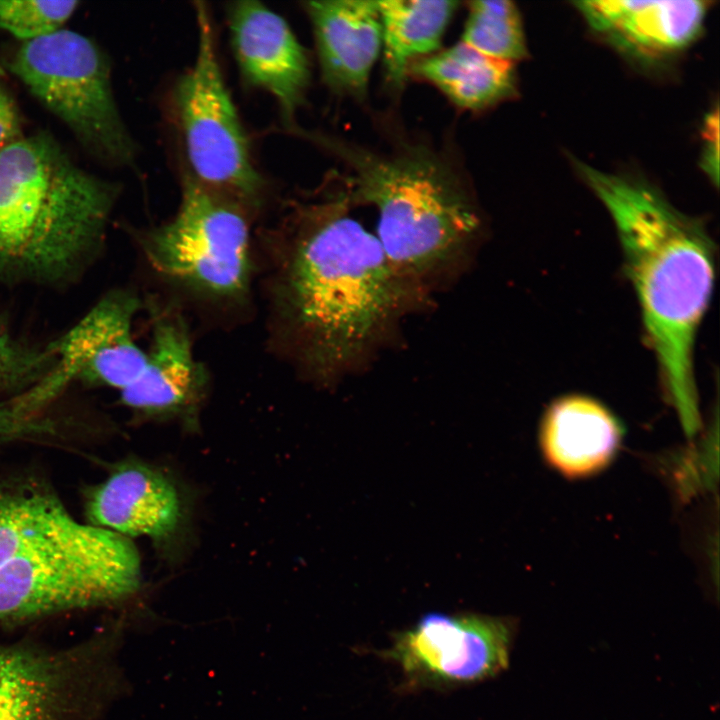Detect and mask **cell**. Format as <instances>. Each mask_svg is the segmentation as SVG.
I'll list each match as a JSON object with an SVG mask.
<instances>
[{"instance_id": "obj_25", "label": "cell", "mask_w": 720, "mask_h": 720, "mask_svg": "<svg viewBox=\"0 0 720 720\" xmlns=\"http://www.w3.org/2000/svg\"><path fill=\"white\" fill-rule=\"evenodd\" d=\"M56 434V425L50 419L21 414L7 404L0 405V442L42 439Z\"/></svg>"}, {"instance_id": "obj_12", "label": "cell", "mask_w": 720, "mask_h": 720, "mask_svg": "<svg viewBox=\"0 0 720 720\" xmlns=\"http://www.w3.org/2000/svg\"><path fill=\"white\" fill-rule=\"evenodd\" d=\"M152 339L142 371L120 391V401L142 420L199 424L208 390L206 368L192 349L188 325L174 307L150 303Z\"/></svg>"}, {"instance_id": "obj_26", "label": "cell", "mask_w": 720, "mask_h": 720, "mask_svg": "<svg viewBox=\"0 0 720 720\" xmlns=\"http://www.w3.org/2000/svg\"><path fill=\"white\" fill-rule=\"evenodd\" d=\"M703 168L714 185L719 179V111L715 107L705 118L703 127Z\"/></svg>"}, {"instance_id": "obj_22", "label": "cell", "mask_w": 720, "mask_h": 720, "mask_svg": "<svg viewBox=\"0 0 720 720\" xmlns=\"http://www.w3.org/2000/svg\"><path fill=\"white\" fill-rule=\"evenodd\" d=\"M718 420L703 438L672 452L665 458L666 471L674 492L682 502L716 488L719 476Z\"/></svg>"}, {"instance_id": "obj_10", "label": "cell", "mask_w": 720, "mask_h": 720, "mask_svg": "<svg viewBox=\"0 0 720 720\" xmlns=\"http://www.w3.org/2000/svg\"><path fill=\"white\" fill-rule=\"evenodd\" d=\"M516 632L511 617L431 612L395 634L384 655L415 685L473 684L508 667Z\"/></svg>"}, {"instance_id": "obj_3", "label": "cell", "mask_w": 720, "mask_h": 720, "mask_svg": "<svg viewBox=\"0 0 720 720\" xmlns=\"http://www.w3.org/2000/svg\"><path fill=\"white\" fill-rule=\"evenodd\" d=\"M347 168L355 206L378 213L377 239L394 270L426 292L479 240L483 218L464 168L446 151L396 137L389 150L336 135H309Z\"/></svg>"}, {"instance_id": "obj_7", "label": "cell", "mask_w": 720, "mask_h": 720, "mask_svg": "<svg viewBox=\"0 0 720 720\" xmlns=\"http://www.w3.org/2000/svg\"><path fill=\"white\" fill-rule=\"evenodd\" d=\"M248 209L185 174L175 216L141 232L139 246L167 281L201 296L237 299L251 274Z\"/></svg>"}, {"instance_id": "obj_16", "label": "cell", "mask_w": 720, "mask_h": 720, "mask_svg": "<svg viewBox=\"0 0 720 720\" xmlns=\"http://www.w3.org/2000/svg\"><path fill=\"white\" fill-rule=\"evenodd\" d=\"M623 429L601 402L579 394L554 400L542 417L538 441L546 464L568 479L605 470L616 458Z\"/></svg>"}, {"instance_id": "obj_6", "label": "cell", "mask_w": 720, "mask_h": 720, "mask_svg": "<svg viewBox=\"0 0 720 720\" xmlns=\"http://www.w3.org/2000/svg\"><path fill=\"white\" fill-rule=\"evenodd\" d=\"M9 66L93 156L115 166L133 163L136 145L114 98L109 62L91 39L60 29L24 42Z\"/></svg>"}, {"instance_id": "obj_5", "label": "cell", "mask_w": 720, "mask_h": 720, "mask_svg": "<svg viewBox=\"0 0 720 720\" xmlns=\"http://www.w3.org/2000/svg\"><path fill=\"white\" fill-rule=\"evenodd\" d=\"M140 584V557L130 538L75 520L0 568V620L112 605Z\"/></svg>"}, {"instance_id": "obj_19", "label": "cell", "mask_w": 720, "mask_h": 720, "mask_svg": "<svg viewBox=\"0 0 720 720\" xmlns=\"http://www.w3.org/2000/svg\"><path fill=\"white\" fill-rule=\"evenodd\" d=\"M382 27L387 82L401 89L409 65L439 51L446 28L458 7L456 1H376Z\"/></svg>"}, {"instance_id": "obj_9", "label": "cell", "mask_w": 720, "mask_h": 720, "mask_svg": "<svg viewBox=\"0 0 720 720\" xmlns=\"http://www.w3.org/2000/svg\"><path fill=\"white\" fill-rule=\"evenodd\" d=\"M140 306L138 296L127 289L107 292L72 328L47 344L55 357L52 369L7 405L34 416L74 382L120 391L129 386L146 360L132 334Z\"/></svg>"}, {"instance_id": "obj_1", "label": "cell", "mask_w": 720, "mask_h": 720, "mask_svg": "<svg viewBox=\"0 0 720 720\" xmlns=\"http://www.w3.org/2000/svg\"><path fill=\"white\" fill-rule=\"evenodd\" d=\"M290 207L279 232L271 297L294 360L328 382L360 368L427 293L402 278L352 215L343 175Z\"/></svg>"}, {"instance_id": "obj_11", "label": "cell", "mask_w": 720, "mask_h": 720, "mask_svg": "<svg viewBox=\"0 0 720 720\" xmlns=\"http://www.w3.org/2000/svg\"><path fill=\"white\" fill-rule=\"evenodd\" d=\"M99 641L61 650L0 645V720H98Z\"/></svg>"}, {"instance_id": "obj_21", "label": "cell", "mask_w": 720, "mask_h": 720, "mask_svg": "<svg viewBox=\"0 0 720 720\" xmlns=\"http://www.w3.org/2000/svg\"><path fill=\"white\" fill-rule=\"evenodd\" d=\"M461 42L484 55L512 63L527 56L519 9L508 0L468 2Z\"/></svg>"}, {"instance_id": "obj_23", "label": "cell", "mask_w": 720, "mask_h": 720, "mask_svg": "<svg viewBox=\"0 0 720 720\" xmlns=\"http://www.w3.org/2000/svg\"><path fill=\"white\" fill-rule=\"evenodd\" d=\"M54 363L47 345L26 343L0 321V395L13 399L25 393L48 374Z\"/></svg>"}, {"instance_id": "obj_15", "label": "cell", "mask_w": 720, "mask_h": 720, "mask_svg": "<svg viewBox=\"0 0 720 720\" xmlns=\"http://www.w3.org/2000/svg\"><path fill=\"white\" fill-rule=\"evenodd\" d=\"M303 7L312 24L323 82L337 94L365 100L382 46L377 2L307 1Z\"/></svg>"}, {"instance_id": "obj_20", "label": "cell", "mask_w": 720, "mask_h": 720, "mask_svg": "<svg viewBox=\"0 0 720 720\" xmlns=\"http://www.w3.org/2000/svg\"><path fill=\"white\" fill-rule=\"evenodd\" d=\"M75 519L49 488L21 483L0 488V568L57 535Z\"/></svg>"}, {"instance_id": "obj_27", "label": "cell", "mask_w": 720, "mask_h": 720, "mask_svg": "<svg viewBox=\"0 0 720 720\" xmlns=\"http://www.w3.org/2000/svg\"><path fill=\"white\" fill-rule=\"evenodd\" d=\"M22 137L21 119L16 104L0 85V151Z\"/></svg>"}, {"instance_id": "obj_8", "label": "cell", "mask_w": 720, "mask_h": 720, "mask_svg": "<svg viewBox=\"0 0 720 720\" xmlns=\"http://www.w3.org/2000/svg\"><path fill=\"white\" fill-rule=\"evenodd\" d=\"M194 8L196 56L176 81L172 95L186 174L248 208L255 207L265 182L253 164L247 135L222 75L209 9L202 2Z\"/></svg>"}, {"instance_id": "obj_2", "label": "cell", "mask_w": 720, "mask_h": 720, "mask_svg": "<svg viewBox=\"0 0 720 720\" xmlns=\"http://www.w3.org/2000/svg\"><path fill=\"white\" fill-rule=\"evenodd\" d=\"M576 164L613 220L666 399L694 439L702 429L694 347L713 290L714 243L653 186Z\"/></svg>"}, {"instance_id": "obj_13", "label": "cell", "mask_w": 720, "mask_h": 720, "mask_svg": "<svg viewBox=\"0 0 720 720\" xmlns=\"http://www.w3.org/2000/svg\"><path fill=\"white\" fill-rule=\"evenodd\" d=\"M90 525L127 538L145 536L165 553L176 549L187 525V508L176 482L139 460L117 465L86 501Z\"/></svg>"}, {"instance_id": "obj_14", "label": "cell", "mask_w": 720, "mask_h": 720, "mask_svg": "<svg viewBox=\"0 0 720 720\" xmlns=\"http://www.w3.org/2000/svg\"><path fill=\"white\" fill-rule=\"evenodd\" d=\"M234 56L243 79L270 93L292 123L310 84V61L288 23L257 1H236L227 10Z\"/></svg>"}, {"instance_id": "obj_24", "label": "cell", "mask_w": 720, "mask_h": 720, "mask_svg": "<svg viewBox=\"0 0 720 720\" xmlns=\"http://www.w3.org/2000/svg\"><path fill=\"white\" fill-rule=\"evenodd\" d=\"M78 1H0V29L24 42L57 30L77 9Z\"/></svg>"}, {"instance_id": "obj_18", "label": "cell", "mask_w": 720, "mask_h": 720, "mask_svg": "<svg viewBox=\"0 0 720 720\" xmlns=\"http://www.w3.org/2000/svg\"><path fill=\"white\" fill-rule=\"evenodd\" d=\"M408 75L438 88L462 110L481 112L517 92L515 63L484 55L463 42L416 59Z\"/></svg>"}, {"instance_id": "obj_17", "label": "cell", "mask_w": 720, "mask_h": 720, "mask_svg": "<svg viewBox=\"0 0 720 720\" xmlns=\"http://www.w3.org/2000/svg\"><path fill=\"white\" fill-rule=\"evenodd\" d=\"M709 3L685 1H581L577 10L589 26L616 46L647 56L669 54L700 34Z\"/></svg>"}, {"instance_id": "obj_4", "label": "cell", "mask_w": 720, "mask_h": 720, "mask_svg": "<svg viewBox=\"0 0 720 720\" xmlns=\"http://www.w3.org/2000/svg\"><path fill=\"white\" fill-rule=\"evenodd\" d=\"M116 184L80 168L47 133L0 151V285L64 286L100 254Z\"/></svg>"}]
</instances>
